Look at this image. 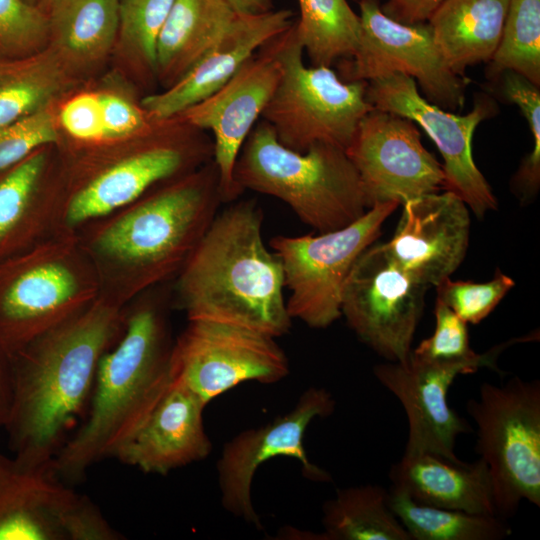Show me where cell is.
I'll list each match as a JSON object with an SVG mask.
<instances>
[{"instance_id":"obj_14","label":"cell","mask_w":540,"mask_h":540,"mask_svg":"<svg viewBox=\"0 0 540 540\" xmlns=\"http://www.w3.org/2000/svg\"><path fill=\"white\" fill-rule=\"evenodd\" d=\"M366 96L373 108L410 119L428 134L444 160L443 189L459 196L478 218L497 208L496 197L472 154L474 132L496 114L495 101L479 94L470 112L457 115L423 98L415 80L401 73L367 82Z\"/></svg>"},{"instance_id":"obj_30","label":"cell","mask_w":540,"mask_h":540,"mask_svg":"<svg viewBox=\"0 0 540 540\" xmlns=\"http://www.w3.org/2000/svg\"><path fill=\"white\" fill-rule=\"evenodd\" d=\"M388 502L411 540H500L511 534L499 516L426 505L394 486L388 491Z\"/></svg>"},{"instance_id":"obj_2","label":"cell","mask_w":540,"mask_h":540,"mask_svg":"<svg viewBox=\"0 0 540 540\" xmlns=\"http://www.w3.org/2000/svg\"><path fill=\"white\" fill-rule=\"evenodd\" d=\"M168 284L124 306L121 333L98 364L88 415L52 460L67 484L82 481L98 462L115 458L171 385L173 297Z\"/></svg>"},{"instance_id":"obj_19","label":"cell","mask_w":540,"mask_h":540,"mask_svg":"<svg viewBox=\"0 0 540 540\" xmlns=\"http://www.w3.org/2000/svg\"><path fill=\"white\" fill-rule=\"evenodd\" d=\"M402 206L393 237L382 245L413 279L436 287L456 271L466 256L468 206L451 191L425 194Z\"/></svg>"},{"instance_id":"obj_15","label":"cell","mask_w":540,"mask_h":540,"mask_svg":"<svg viewBox=\"0 0 540 540\" xmlns=\"http://www.w3.org/2000/svg\"><path fill=\"white\" fill-rule=\"evenodd\" d=\"M334 409L335 400L329 391L310 387L287 413L246 429L226 442L217 461L222 507L234 517L261 528L252 500V483L257 469L275 457L296 459L302 474L311 481L330 482L329 473L308 458L304 438L315 418L327 417Z\"/></svg>"},{"instance_id":"obj_23","label":"cell","mask_w":540,"mask_h":540,"mask_svg":"<svg viewBox=\"0 0 540 540\" xmlns=\"http://www.w3.org/2000/svg\"><path fill=\"white\" fill-rule=\"evenodd\" d=\"M51 146L0 171V261L54 235L64 187L50 183Z\"/></svg>"},{"instance_id":"obj_24","label":"cell","mask_w":540,"mask_h":540,"mask_svg":"<svg viewBox=\"0 0 540 540\" xmlns=\"http://www.w3.org/2000/svg\"><path fill=\"white\" fill-rule=\"evenodd\" d=\"M392 486L426 505L471 514L497 515L486 463L452 461L430 453L403 455L390 471Z\"/></svg>"},{"instance_id":"obj_13","label":"cell","mask_w":540,"mask_h":540,"mask_svg":"<svg viewBox=\"0 0 540 540\" xmlns=\"http://www.w3.org/2000/svg\"><path fill=\"white\" fill-rule=\"evenodd\" d=\"M426 289L382 244L373 243L360 254L346 279L341 316L378 355L389 362H404L412 350Z\"/></svg>"},{"instance_id":"obj_35","label":"cell","mask_w":540,"mask_h":540,"mask_svg":"<svg viewBox=\"0 0 540 540\" xmlns=\"http://www.w3.org/2000/svg\"><path fill=\"white\" fill-rule=\"evenodd\" d=\"M514 280L499 269L488 282L452 281L445 278L437 286V299L466 323L484 320L514 287Z\"/></svg>"},{"instance_id":"obj_26","label":"cell","mask_w":540,"mask_h":540,"mask_svg":"<svg viewBox=\"0 0 540 540\" xmlns=\"http://www.w3.org/2000/svg\"><path fill=\"white\" fill-rule=\"evenodd\" d=\"M237 14L224 0H174L157 41V76L180 79L222 36Z\"/></svg>"},{"instance_id":"obj_28","label":"cell","mask_w":540,"mask_h":540,"mask_svg":"<svg viewBox=\"0 0 540 540\" xmlns=\"http://www.w3.org/2000/svg\"><path fill=\"white\" fill-rule=\"evenodd\" d=\"M50 11V34L77 63L103 57L119 31V0H59Z\"/></svg>"},{"instance_id":"obj_45","label":"cell","mask_w":540,"mask_h":540,"mask_svg":"<svg viewBox=\"0 0 540 540\" xmlns=\"http://www.w3.org/2000/svg\"><path fill=\"white\" fill-rule=\"evenodd\" d=\"M26 1H28L31 4H35V5H36V2H37V0H26Z\"/></svg>"},{"instance_id":"obj_37","label":"cell","mask_w":540,"mask_h":540,"mask_svg":"<svg viewBox=\"0 0 540 540\" xmlns=\"http://www.w3.org/2000/svg\"><path fill=\"white\" fill-rule=\"evenodd\" d=\"M57 142L54 118L45 109L0 127V171L15 165L35 150Z\"/></svg>"},{"instance_id":"obj_32","label":"cell","mask_w":540,"mask_h":540,"mask_svg":"<svg viewBox=\"0 0 540 540\" xmlns=\"http://www.w3.org/2000/svg\"><path fill=\"white\" fill-rule=\"evenodd\" d=\"M61 86L60 70L52 61H21L0 78V127L44 109Z\"/></svg>"},{"instance_id":"obj_39","label":"cell","mask_w":540,"mask_h":540,"mask_svg":"<svg viewBox=\"0 0 540 540\" xmlns=\"http://www.w3.org/2000/svg\"><path fill=\"white\" fill-rule=\"evenodd\" d=\"M64 130L85 143H103V122L99 93H82L68 100L60 111Z\"/></svg>"},{"instance_id":"obj_25","label":"cell","mask_w":540,"mask_h":540,"mask_svg":"<svg viewBox=\"0 0 540 540\" xmlns=\"http://www.w3.org/2000/svg\"><path fill=\"white\" fill-rule=\"evenodd\" d=\"M510 0H446L428 24L449 68L463 77L467 67L488 63L501 40Z\"/></svg>"},{"instance_id":"obj_18","label":"cell","mask_w":540,"mask_h":540,"mask_svg":"<svg viewBox=\"0 0 540 540\" xmlns=\"http://www.w3.org/2000/svg\"><path fill=\"white\" fill-rule=\"evenodd\" d=\"M482 367L491 368L483 361H431L411 352L404 362H388L373 368L376 379L406 412L405 455L430 453L459 460L454 452L456 439L471 429L449 406L448 390L458 375L474 373Z\"/></svg>"},{"instance_id":"obj_16","label":"cell","mask_w":540,"mask_h":540,"mask_svg":"<svg viewBox=\"0 0 540 540\" xmlns=\"http://www.w3.org/2000/svg\"><path fill=\"white\" fill-rule=\"evenodd\" d=\"M346 154L356 168L368 207L399 205L444 188L442 165L426 150L415 123L373 108L360 121Z\"/></svg>"},{"instance_id":"obj_10","label":"cell","mask_w":540,"mask_h":540,"mask_svg":"<svg viewBox=\"0 0 540 540\" xmlns=\"http://www.w3.org/2000/svg\"><path fill=\"white\" fill-rule=\"evenodd\" d=\"M398 206L394 201L378 203L341 229L318 235H276L269 241L282 263L292 320L324 329L341 317L342 291L355 261L375 243L384 221Z\"/></svg>"},{"instance_id":"obj_42","label":"cell","mask_w":540,"mask_h":540,"mask_svg":"<svg viewBox=\"0 0 540 540\" xmlns=\"http://www.w3.org/2000/svg\"><path fill=\"white\" fill-rule=\"evenodd\" d=\"M237 14L244 16L260 15L274 9L272 0H224Z\"/></svg>"},{"instance_id":"obj_12","label":"cell","mask_w":540,"mask_h":540,"mask_svg":"<svg viewBox=\"0 0 540 540\" xmlns=\"http://www.w3.org/2000/svg\"><path fill=\"white\" fill-rule=\"evenodd\" d=\"M276 339L233 324L188 320L174 339L172 378L206 404L244 382L277 383L289 375L290 365Z\"/></svg>"},{"instance_id":"obj_5","label":"cell","mask_w":540,"mask_h":540,"mask_svg":"<svg viewBox=\"0 0 540 540\" xmlns=\"http://www.w3.org/2000/svg\"><path fill=\"white\" fill-rule=\"evenodd\" d=\"M242 190L275 197L319 233L341 229L369 209L359 174L346 151L315 144L300 153L283 146L271 126L258 121L234 167Z\"/></svg>"},{"instance_id":"obj_41","label":"cell","mask_w":540,"mask_h":540,"mask_svg":"<svg viewBox=\"0 0 540 540\" xmlns=\"http://www.w3.org/2000/svg\"><path fill=\"white\" fill-rule=\"evenodd\" d=\"M13 376L10 356L0 346V427H4L11 410Z\"/></svg>"},{"instance_id":"obj_20","label":"cell","mask_w":540,"mask_h":540,"mask_svg":"<svg viewBox=\"0 0 540 540\" xmlns=\"http://www.w3.org/2000/svg\"><path fill=\"white\" fill-rule=\"evenodd\" d=\"M290 9L236 15L214 45L174 84L144 97L141 107L152 122L171 119L222 87L264 44L294 23Z\"/></svg>"},{"instance_id":"obj_6","label":"cell","mask_w":540,"mask_h":540,"mask_svg":"<svg viewBox=\"0 0 540 540\" xmlns=\"http://www.w3.org/2000/svg\"><path fill=\"white\" fill-rule=\"evenodd\" d=\"M99 297L76 236L52 235L0 261V346L11 357Z\"/></svg>"},{"instance_id":"obj_33","label":"cell","mask_w":540,"mask_h":540,"mask_svg":"<svg viewBox=\"0 0 540 540\" xmlns=\"http://www.w3.org/2000/svg\"><path fill=\"white\" fill-rule=\"evenodd\" d=\"M174 0H119V34L138 62L157 76V41Z\"/></svg>"},{"instance_id":"obj_3","label":"cell","mask_w":540,"mask_h":540,"mask_svg":"<svg viewBox=\"0 0 540 540\" xmlns=\"http://www.w3.org/2000/svg\"><path fill=\"white\" fill-rule=\"evenodd\" d=\"M123 309L98 297L10 357L13 396L4 428L15 457L53 459L91 396L102 355L121 333Z\"/></svg>"},{"instance_id":"obj_11","label":"cell","mask_w":540,"mask_h":540,"mask_svg":"<svg viewBox=\"0 0 540 540\" xmlns=\"http://www.w3.org/2000/svg\"><path fill=\"white\" fill-rule=\"evenodd\" d=\"M358 4V43L351 58L338 62L339 77L370 82L401 73L417 81L429 102L453 113L460 110L466 82L447 65L429 24L397 22L383 13L381 0Z\"/></svg>"},{"instance_id":"obj_44","label":"cell","mask_w":540,"mask_h":540,"mask_svg":"<svg viewBox=\"0 0 540 540\" xmlns=\"http://www.w3.org/2000/svg\"><path fill=\"white\" fill-rule=\"evenodd\" d=\"M59 0H40L42 5L47 9H52L53 6L58 2Z\"/></svg>"},{"instance_id":"obj_27","label":"cell","mask_w":540,"mask_h":540,"mask_svg":"<svg viewBox=\"0 0 540 540\" xmlns=\"http://www.w3.org/2000/svg\"><path fill=\"white\" fill-rule=\"evenodd\" d=\"M322 524L325 540H411L378 485L337 490L323 505Z\"/></svg>"},{"instance_id":"obj_31","label":"cell","mask_w":540,"mask_h":540,"mask_svg":"<svg viewBox=\"0 0 540 540\" xmlns=\"http://www.w3.org/2000/svg\"><path fill=\"white\" fill-rule=\"evenodd\" d=\"M487 78L505 70L540 86V0H510L501 40L488 62Z\"/></svg>"},{"instance_id":"obj_21","label":"cell","mask_w":540,"mask_h":540,"mask_svg":"<svg viewBox=\"0 0 540 540\" xmlns=\"http://www.w3.org/2000/svg\"><path fill=\"white\" fill-rule=\"evenodd\" d=\"M52 460L30 463L0 454V540H68L82 495L60 478Z\"/></svg>"},{"instance_id":"obj_29","label":"cell","mask_w":540,"mask_h":540,"mask_svg":"<svg viewBox=\"0 0 540 540\" xmlns=\"http://www.w3.org/2000/svg\"><path fill=\"white\" fill-rule=\"evenodd\" d=\"M296 36L312 66L332 67L353 56L360 17L347 0H298Z\"/></svg>"},{"instance_id":"obj_22","label":"cell","mask_w":540,"mask_h":540,"mask_svg":"<svg viewBox=\"0 0 540 540\" xmlns=\"http://www.w3.org/2000/svg\"><path fill=\"white\" fill-rule=\"evenodd\" d=\"M206 406L186 385L173 379L144 424L115 458L144 473L158 475L206 459L212 450L203 421Z\"/></svg>"},{"instance_id":"obj_8","label":"cell","mask_w":540,"mask_h":540,"mask_svg":"<svg viewBox=\"0 0 540 540\" xmlns=\"http://www.w3.org/2000/svg\"><path fill=\"white\" fill-rule=\"evenodd\" d=\"M213 153L206 131L190 124L179 137L148 138L64 187L54 235L76 236L158 184L200 168Z\"/></svg>"},{"instance_id":"obj_36","label":"cell","mask_w":540,"mask_h":540,"mask_svg":"<svg viewBox=\"0 0 540 540\" xmlns=\"http://www.w3.org/2000/svg\"><path fill=\"white\" fill-rule=\"evenodd\" d=\"M50 34L47 13L26 0H0V50L20 54L37 48Z\"/></svg>"},{"instance_id":"obj_46","label":"cell","mask_w":540,"mask_h":540,"mask_svg":"<svg viewBox=\"0 0 540 540\" xmlns=\"http://www.w3.org/2000/svg\"><path fill=\"white\" fill-rule=\"evenodd\" d=\"M354 1H356L357 3H359V2L362 1V0H354Z\"/></svg>"},{"instance_id":"obj_17","label":"cell","mask_w":540,"mask_h":540,"mask_svg":"<svg viewBox=\"0 0 540 540\" xmlns=\"http://www.w3.org/2000/svg\"><path fill=\"white\" fill-rule=\"evenodd\" d=\"M272 40L222 87L177 115L190 125L212 133L213 161L219 173L223 203L235 201L243 193L234 181L235 163L281 77L282 68Z\"/></svg>"},{"instance_id":"obj_40","label":"cell","mask_w":540,"mask_h":540,"mask_svg":"<svg viewBox=\"0 0 540 540\" xmlns=\"http://www.w3.org/2000/svg\"><path fill=\"white\" fill-rule=\"evenodd\" d=\"M446 0H385L381 10L388 17L403 24L428 22L431 15Z\"/></svg>"},{"instance_id":"obj_7","label":"cell","mask_w":540,"mask_h":540,"mask_svg":"<svg viewBox=\"0 0 540 540\" xmlns=\"http://www.w3.org/2000/svg\"><path fill=\"white\" fill-rule=\"evenodd\" d=\"M272 44L282 73L261 118L278 141L300 153L315 144L346 151L361 119L373 109L367 82L343 81L327 66H307L294 23Z\"/></svg>"},{"instance_id":"obj_1","label":"cell","mask_w":540,"mask_h":540,"mask_svg":"<svg viewBox=\"0 0 540 540\" xmlns=\"http://www.w3.org/2000/svg\"><path fill=\"white\" fill-rule=\"evenodd\" d=\"M222 203L218 169L211 160L83 228L76 237L96 273L99 297L124 307L173 281Z\"/></svg>"},{"instance_id":"obj_9","label":"cell","mask_w":540,"mask_h":540,"mask_svg":"<svg viewBox=\"0 0 540 540\" xmlns=\"http://www.w3.org/2000/svg\"><path fill=\"white\" fill-rule=\"evenodd\" d=\"M467 411L477 427L476 451L492 478L497 515L511 516L522 500L539 507V381L483 383Z\"/></svg>"},{"instance_id":"obj_4","label":"cell","mask_w":540,"mask_h":540,"mask_svg":"<svg viewBox=\"0 0 540 540\" xmlns=\"http://www.w3.org/2000/svg\"><path fill=\"white\" fill-rule=\"evenodd\" d=\"M255 200L218 211L183 269L172 297L188 320L242 326L278 338L292 325L279 257L266 246Z\"/></svg>"},{"instance_id":"obj_38","label":"cell","mask_w":540,"mask_h":540,"mask_svg":"<svg viewBox=\"0 0 540 540\" xmlns=\"http://www.w3.org/2000/svg\"><path fill=\"white\" fill-rule=\"evenodd\" d=\"M103 122V143L129 140L152 128L145 111L131 101L111 93H99Z\"/></svg>"},{"instance_id":"obj_43","label":"cell","mask_w":540,"mask_h":540,"mask_svg":"<svg viewBox=\"0 0 540 540\" xmlns=\"http://www.w3.org/2000/svg\"><path fill=\"white\" fill-rule=\"evenodd\" d=\"M21 62V61H20ZM20 62L0 61V78L15 68Z\"/></svg>"},{"instance_id":"obj_34","label":"cell","mask_w":540,"mask_h":540,"mask_svg":"<svg viewBox=\"0 0 540 540\" xmlns=\"http://www.w3.org/2000/svg\"><path fill=\"white\" fill-rule=\"evenodd\" d=\"M434 314L433 334L411 351L413 355L440 362L483 361L497 370V357L510 342L478 354L470 347L467 323L439 299L436 300Z\"/></svg>"}]
</instances>
